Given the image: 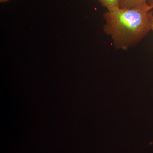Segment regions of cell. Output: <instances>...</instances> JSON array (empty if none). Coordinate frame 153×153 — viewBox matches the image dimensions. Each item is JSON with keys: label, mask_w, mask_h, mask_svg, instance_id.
<instances>
[{"label": "cell", "mask_w": 153, "mask_h": 153, "mask_svg": "<svg viewBox=\"0 0 153 153\" xmlns=\"http://www.w3.org/2000/svg\"><path fill=\"white\" fill-rule=\"evenodd\" d=\"M149 5L140 8L120 7L104 13L103 31L110 36L116 49L127 50L138 44L152 31Z\"/></svg>", "instance_id": "1"}, {"label": "cell", "mask_w": 153, "mask_h": 153, "mask_svg": "<svg viewBox=\"0 0 153 153\" xmlns=\"http://www.w3.org/2000/svg\"><path fill=\"white\" fill-rule=\"evenodd\" d=\"M101 5L104 7L107 10H112L120 7V0H95Z\"/></svg>", "instance_id": "3"}, {"label": "cell", "mask_w": 153, "mask_h": 153, "mask_svg": "<svg viewBox=\"0 0 153 153\" xmlns=\"http://www.w3.org/2000/svg\"><path fill=\"white\" fill-rule=\"evenodd\" d=\"M147 3L150 7L153 9V0H148Z\"/></svg>", "instance_id": "5"}, {"label": "cell", "mask_w": 153, "mask_h": 153, "mask_svg": "<svg viewBox=\"0 0 153 153\" xmlns=\"http://www.w3.org/2000/svg\"><path fill=\"white\" fill-rule=\"evenodd\" d=\"M148 0H120V7L122 9L140 8L148 5Z\"/></svg>", "instance_id": "2"}, {"label": "cell", "mask_w": 153, "mask_h": 153, "mask_svg": "<svg viewBox=\"0 0 153 153\" xmlns=\"http://www.w3.org/2000/svg\"><path fill=\"white\" fill-rule=\"evenodd\" d=\"M10 0H0V2L1 3L7 2L9 1Z\"/></svg>", "instance_id": "6"}, {"label": "cell", "mask_w": 153, "mask_h": 153, "mask_svg": "<svg viewBox=\"0 0 153 153\" xmlns=\"http://www.w3.org/2000/svg\"><path fill=\"white\" fill-rule=\"evenodd\" d=\"M149 18L150 22L152 31L153 32V11L151 10L149 12Z\"/></svg>", "instance_id": "4"}]
</instances>
